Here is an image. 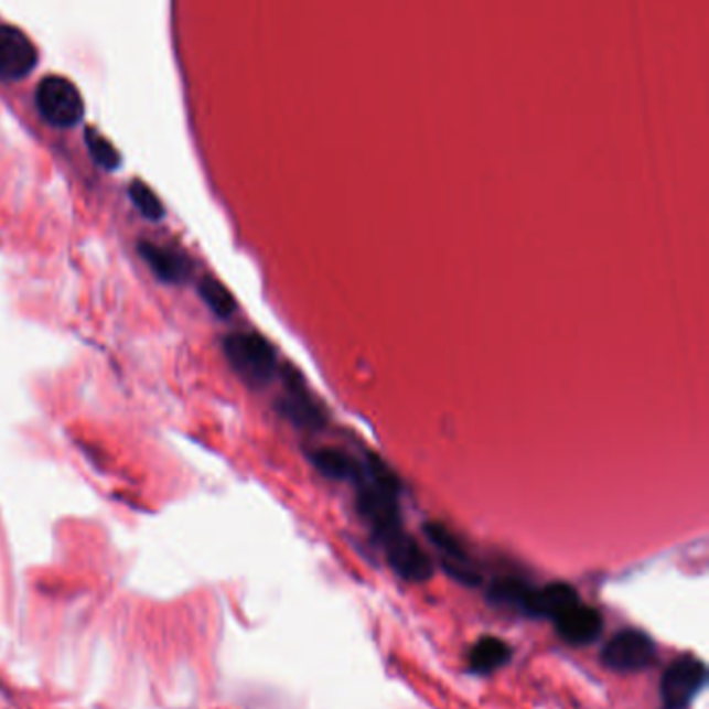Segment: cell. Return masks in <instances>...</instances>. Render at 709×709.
<instances>
[{"mask_svg":"<svg viewBox=\"0 0 709 709\" xmlns=\"http://www.w3.org/2000/svg\"><path fill=\"white\" fill-rule=\"evenodd\" d=\"M352 483L356 487V509L389 568L404 581H431L436 565L401 520V481L396 471L382 455L366 454Z\"/></svg>","mask_w":709,"mask_h":709,"instance_id":"6da1fadb","label":"cell"},{"mask_svg":"<svg viewBox=\"0 0 709 709\" xmlns=\"http://www.w3.org/2000/svg\"><path fill=\"white\" fill-rule=\"evenodd\" d=\"M223 352L237 375L253 387H262L277 375L273 344L256 331H237L227 335L223 340Z\"/></svg>","mask_w":709,"mask_h":709,"instance_id":"7a4b0ae2","label":"cell"},{"mask_svg":"<svg viewBox=\"0 0 709 709\" xmlns=\"http://www.w3.org/2000/svg\"><path fill=\"white\" fill-rule=\"evenodd\" d=\"M36 107L40 117L58 129L75 128L86 112L82 92L63 75H46L37 84Z\"/></svg>","mask_w":709,"mask_h":709,"instance_id":"3957f363","label":"cell"},{"mask_svg":"<svg viewBox=\"0 0 709 709\" xmlns=\"http://www.w3.org/2000/svg\"><path fill=\"white\" fill-rule=\"evenodd\" d=\"M281 377L286 382V394L277 398V404H275L277 412L283 419L290 420L291 425L300 431L316 433V431L325 429L327 412H325L323 404L310 394L300 373L288 364L281 370Z\"/></svg>","mask_w":709,"mask_h":709,"instance_id":"277c9868","label":"cell"},{"mask_svg":"<svg viewBox=\"0 0 709 709\" xmlns=\"http://www.w3.org/2000/svg\"><path fill=\"white\" fill-rule=\"evenodd\" d=\"M708 685V668L695 655H683L662 674V709H689L697 695Z\"/></svg>","mask_w":709,"mask_h":709,"instance_id":"5b68a950","label":"cell"},{"mask_svg":"<svg viewBox=\"0 0 709 709\" xmlns=\"http://www.w3.org/2000/svg\"><path fill=\"white\" fill-rule=\"evenodd\" d=\"M657 659L654 638L638 629H624L601 649V662L612 673L633 674L652 668Z\"/></svg>","mask_w":709,"mask_h":709,"instance_id":"8992f818","label":"cell"},{"mask_svg":"<svg viewBox=\"0 0 709 709\" xmlns=\"http://www.w3.org/2000/svg\"><path fill=\"white\" fill-rule=\"evenodd\" d=\"M422 530H425L429 544L436 547L443 570L454 581L462 582L466 587H476L481 582L479 568L474 566L471 554L466 551V547L460 541V537L455 535L454 530H450L441 523H427Z\"/></svg>","mask_w":709,"mask_h":709,"instance_id":"52a82bcc","label":"cell"},{"mask_svg":"<svg viewBox=\"0 0 709 709\" xmlns=\"http://www.w3.org/2000/svg\"><path fill=\"white\" fill-rule=\"evenodd\" d=\"M36 63V46L28 34L15 25L0 23V79H23L34 72Z\"/></svg>","mask_w":709,"mask_h":709,"instance_id":"ba28073f","label":"cell"},{"mask_svg":"<svg viewBox=\"0 0 709 709\" xmlns=\"http://www.w3.org/2000/svg\"><path fill=\"white\" fill-rule=\"evenodd\" d=\"M554 626L565 643L572 647H584L600 638L603 633V616L600 610L579 601L554 620Z\"/></svg>","mask_w":709,"mask_h":709,"instance_id":"9c48e42d","label":"cell"},{"mask_svg":"<svg viewBox=\"0 0 709 709\" xmlns=\"http://www.w3.org/2000/svg\"><path fill=\"white\" fill-rule=\"evenodd\" d=\"M537 595L539 587L518 577H499L487 587V601L492 605L528 619H537Z\"/></svg>","mask_w":709,"mask_h":709,"instance_id":"30bf717a","label":"cell"},{"mask_svg":"<svg viewBox=\"0 0 709 709\" xmlns=\"http://www.w3.org/2000/svg\"><path fill=\"white\" fill-rule=\"evenodd\" d=\"M138 253L144 258L146 265L150 267V271L157 275L161 281L164 283H183L190 273H192V267H190V260L185 256L171 250V248H164V246H159L154 241H146L142 239L138 244Z\"/></svg>","mask_w":709,"mask_h":709,"instance_id":"8fae6325","label":"cell"},{"mask_svg":"<svg viewBox=\"0 0 709 709\" xmlns=\"http://www.w3.org/2000/svg\"><path fill=\"white\" fill-rule=\"evenodd\" d=\"M310 464L331 481H354L356 474L361 473V460L347 454L346 450L331 448V445H319L310 448Z\"/></svg>","mask_w":709,"mask_h":709,"instance_id":"7c38bea8","label":"cell"},{"mask_svg":"<svg viewBox=\"0 0 709 709\" xmlns=\"http://www.w3.org/2000/svg\"><path fill=\"white\" fill-rule=\"evenodd\" d=\"M512 659V647L504 638L481 637L469 652V673L487 676L504 668Z\"/></svg>","mask_w":709,"mask_h":709,"instance_id":"4fadbf2b","label":"cell"},{"mask_svg":"<svg viewBox=\"0 0 709 709\" xmlns=\"http://www.w3.org/2000/svg\"><path fill=\"white\" fill-rule=\"evenodd\" d=\"M198 293H201L204 304L213 310L221 319H229L236 312L237 304L236 298L232 296V291L227 290L221 281L206 277L198 286Z\"/></svg>","mask_w":709,"mask_h":709,"instance_id":"5bb4252c","label":"cell"},{"mask_svg":"<svg viewBox=\"0 0 709 709\" xmlns=\"http://www.w3.org/2000/svg\"><path fill=\"white\" fill-rule=\"evenodd\" d=\"M129 198L148 221H161L163 218V202L159 201V196L144 182H140V180L131 182V185H129Z\"/></svg>","mask_w":709,"mask_h":709,"instance_id":"9a60e30c","label":"cell"},{"mask_svg":"<svg viewBox=\"0 0 709 709\" xmlns=\"http://www.w3.org/2000/svg\"><path fill=\"white\" fill-rule=\"evenodd\" d=\"M86 146H88L90 157L98 166L112 171L117 164L121 163V157L117 154L115 146L110 144L109 140L94 128H88L86 131Z\"/></svg>","mask_w":709,"mask_h":709,"instance_id":"2e32d148","label":"cell"}]
</instances>
